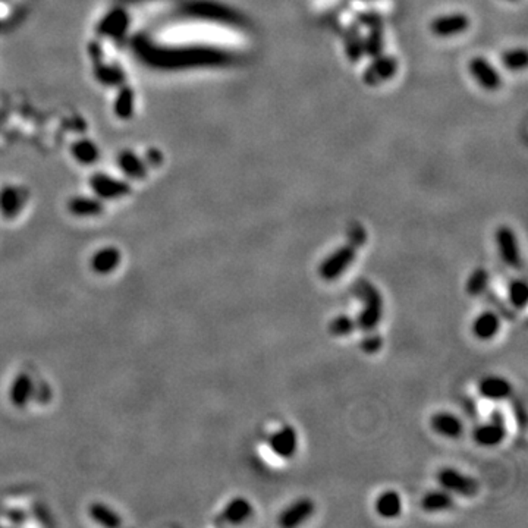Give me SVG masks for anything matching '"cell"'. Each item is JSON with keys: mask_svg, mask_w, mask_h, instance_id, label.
I'll return each instance as SVG.
<instances>
[{"mask_svg": "<svg viewBox=\"0 0 528 528\" xmlns=\"http://www.w3.org/2000/svg\"><path fill=\"white\" fill-rule=\"evenodd\" d=\"M355 295L361 301L362 307L357 315V329L362 332L375 331L383 319V297L380 291L371 282L360 279L354 286Z\"/></svg>", "mask_w": 528, "mask_h": 528, "instance_id": "1", "label": "cell"}, {"mask_svg": "<svg viewBox=\"0 0 528 528\" xmlns=\"http://www.w3.org/2000/svg\"><path fill=\"white\" fill-rule=\"evenodd\" d=\"M358 246L354 242H348L339 246L331 255H327L319 267V273L324 280H335L342 276L349 266L354 263Z\"/></svg>", "mask_w": 528, "mask_h": 528, "instance_id": "2", "label": "cell"}, {"mask_svg": "<svg viewBox=\"0 0 528 528\" xmlns=\"http://www.w3.org/2000/svg\"><path fill=\"white\" fill-rule=\"evenodd\" d=\"M438 481L442 489L449 491L451 495H458L462 498H474L478 493V481L467 476L455 468H442L438 473Z\"/></svg>", "mask_w": 528, "mask_h": 528, "instance_id": "3", "label": "cell"}, {"mask_svg": "<svg viewBox=\"0 0 528 528\" xmlns=\"http://www.w3.org/2000/svg\"><path fill=\"white\" fill-rule=\"evenodd\" d=\"M473 438L477 444L485 446V448H495L507 439V424H505V417L499 409L493 411L486 422L474 429Z\"/></svg>", "mask_w": 528, "mask_h": 528, "instance_id": "4", "label": "cell"}, {"mask_svg": "<svg viewBox=\"0 0 528 528\" xmlns=\"http://www.w3.org/2000/svg\"><path fill=\"white\" fill-rule=\"evenodd\" d=\"M496 244L502 262L515 270H521L522 257L518 238L509 226H500L496 231Z\"/></svg>", "mask_w": 528, "mask_h": 528, "instance_id": "5", "label": "cell"}, {"mask_svg": "<svg viewBox=\"0 0 528 528\" xmlns=\"http://www.w3.org/2000/svg\"><path fill=\"white\" fill-rule=\"evenodd\" d=\"M267 444H268V449L272 451L276 456L282 458V460H288V458L297 453L298 433L291 426H284L279 430H276L272 436L268 438Z\"/></svg>", "mask_w": 528, "mask_h": 528, "instance_id": "6", "label": "cell"}, {"mask_svg": "<svg viewBox=\"0 0 528 528\" xmlns=\"http://www.w3.org/2000/svg\"><path fill=\"white\" fill-rule=\"evenodd\" d=\"M469 74L474 78L477 84L485 90H498L502 84V77L498 69L493 66L486 57H474L468 65Z\"/></svg>", "mask_w": 528, "mask_h": 528, "instance_id": "7", "label": "cell"}, {"mask_svg": "<svg viewBox=\"0 0 528 528\" xmlns=\"http://www.w3.org/2000/svg\"><path fill=\"white\" fill-rule=\"evenodd\" d=\"M469 26V21L464 14H444L431 21V31L434 35L442 39L455 37V35L464 32Z\"/></svg>", "mask_w": 528, "mask_h": 528, "instance_id": "8", "label": "cell"}, {"mask_svg": "<svg viewBox=\"0 0 528 528\" xmlns=\"http://www.w3.org/2000/svg\"><path fill=\"white\" fill-rule=\"evenodd\" d=\"M122 263V253L115 246H106V248L94 253L90 258V267L96 275L108 276L116 272V268Z\"/></svg>", "mask_w": 528, "mask_h": 528, "instance_id": "9", "label": "cell"}, {"mask_svg": "<svg viewBox=\"0 0 528 528\" xmlns=\"http://www.w3.org/2000/svg\"><path fill=\"white\" fill-rule=\"evenodd\" d=\"M314 502L309 498L298 499L279 515V525L285 528H292L307 521L310 516L314 514Z\"/></svg>", "mask_w": 528, "mask_h": 528, "instance_id": "10", "label": "cell"}, {"mask_svg": "<svg viewBox=\"0 0 528 528\" xmlns=\"http://www.w3.org/2000/svg\"><path fill=\"white\" fill-rule=\"evenodd\" d=\"M430 427L440 436L448 439H458L464 433V422L461 418H458L452 413H446V411H440L430 417Z\"/></svg>", "mask_w": 528, "mask_h": 528, "instance_id": "11", "label": "cell"}, {"mask_svg": "<svg viewBox=\"0 0 528 528\" xmlns=\"http://www.w3.org/2000/svg\"><path fill=\"white\" fill-rule=\"evenodd\" d=\"M478 393L489 401H503L512 395V384L500 375H487L478 382Z\"/></svg>", "mask_w": 528, "mask_h": 528, "instance_id": "12", "label": "cell"}, {"mask_svg": "<svg viewBox=\"0 0 528 528\" xmlns=\"http://www.w3.org/2000/svg\"><path fill=\"white\" fill-rule=\"evenodd\" d=\"M34 395V382L27 373H21L9 387V401L17 408L27 407Z\"/></svg>", "mask_w": 528, "mask_h": 528, "instance_id": "13", "label": "cell"}, {"mask_svg": "<svg viewBox=\"0 0 528 528\" xmlns=\"http://www.w3.org/2000/svg\"><path fill=\"white\" fill-rule=\"evenodd\" d=\"M500 331V319L495 311H483L473 322V333L480 340H490Z\"/></svg>", "mask_w": 528, "mask_h": 528, "instance_id": "14", "label": "cell"}, {"mask_svg": "<svg viewBox=\"0 0 528 528\" xmlns=\"http://www.w3.org/2000/svg\"><path fill=\"white\" fill-rule=\"evenodd\" d=\"M253 514V507L248 499L245 498H233L228 502L225 509L222 511L220 518L223 522L228 524H242L250 518Z\"/></svg>", "mask_w": 528, "mask_h": 528, "instance_id": "15", "label": "cell"}, {"mask_svg": "<svg viewBox=\"0 0 528 528\" xmlns=\"http://www.w3.org/2000/svg\"><path fill=\"white\" fill-rule=\"evenodd\" d=\"M374 508L382 518L393 520L402 512V498L395 490H386L375 500Z\"/></svg>", "mask_w": 528, "mask_h": 528, "instance_id": "16", "label": "cell"}, {"mask_svg": "<svg viewBox=\"0 0 528 528\" xmlns=\"http://www.w3.org/2000/svg\"><path fill=\"white\" fill-rule=\"evenodd\" d=\"M421 508L426 512H443L453 508V496L444 489L430 490L421 499Z\"/></svg>", "mask_w": 528, "mask_h": 528, "instance_id": "17", "label": "cell"}, {"mask_svg": "<svg viewBox=\"0 0 528 528\" xmlns=\"http://www.w3.org/2000/svg\"><path fill=\"white\" fill-rule=\"evenodd\" d=\"M88 514H90V518L101 527L116 528L122 525L121 515L103 502H92L88 508Z\"/></svg>", "mask_w": 528, "mask_h": 528, "instance_id": "18", "label": "cell"}, {"mask_svg": "<svg viewBox=\"0 0 528 528\" xmlns=\"http://www.w3.org/2000/svg\"><path fill=\"white\" fill-rule=\"evenodd\" d=\"M489 284H490V275L487 272V268L477 267L467 279L465 292L469 297H481L486 293Z\"/></svg>", "mask_w": 528, "mask_h": 528, "instance_id": "19", "label": "cell"}, {"mask_svg": "<svg viewBox=\"0 0 528 528\" xmlns=\"http://www.w3.org/2000/svg\"><path fill=\"white\" fill-rule=\"evenodd\" d=\"M508 298L514 309L522 310L528 300V286L524 279H512L508 286Z\"/></svg>", "mask_w": 528, "mask_h": 528, "instance_id": "20", "label": "cell"}, {"mask_svg": "<svg viewBox=\"0 0 528 528\" xmlns=\"http://www.w3.org/2000/svg\"><path fill=\"white\" fill-rule=\"evenodd\" d=\"M355 329H357L355 320L346 314L336 315L335 319H332V322L329 323V332L336 338L349 336L355 332Z\"/></svg>", "mask_w": 528, "mask_h": 528, "instance_id": "21", "label": "cell"}, {"mask_svg": "<svg viewBox=\"0 0 528 528\" xmlns=\"http://www.w3.org/2000/svg\"><path fill=\"white\" fill-rule=\"evenodd\" d=\"M382 346H383V339L375 331L366 332V336H362V339L360 340L361 351L364 352V354H369V355L378 354V352L382 349Z\"/></svg>", "mask_w": 528, "mask_h": 528, "instance_id": "22", "label": "cell"}, {"mask_svg": "<svg viewBox=\"0 0 528 528\" xmlns=\"http://www.w3.org/2000/svg\"><path fill=\"white\" fill-rule=\"evenodd\" d=\"M70 210H72V213L79 216H92L99 215L101 207L99 203L91 202V199H75L70 204Z\"/></svg>", "mask_w": 528, "mask_h": 528, "instance_id": "23", "label": "cell"}, {"mask_svg": "<svg viewBox=\"0 0 528 528\" xmlns=\"http://www.w3.org/2000/svg\"><path fill=\"white\" fill-rule=\"evenodd\" d=\"M503 63L512 70L524 69L527 65V53L524 49H514L503 55Z\"/></svg>", "mask_w": 528, "mask_h": 528, "instance_id": "24", "label": "cell"}, {"mask_svg": "<svg viewBox=\"0 0 528 528\" xmlns=\"http://www.w3.org/2000/svg\"><path fill=\"white\" fill-rule=\"evenodd\" d=\"M369 74L375 75L378 79L391 78L395 74V62L391 57L384 59V61H378L369 69Z\"/></svg>", "mask_w": 528, "mask_h": 528, "instance_id": "25", "label": "cell"}, {"mask_svg": "<svg viewBox=\"0 0 528 528\" xmlns=\"http://www.w3.org/2000/svg\"><path fill=\"white\" fill-rule=\"evenodd\" d=\"M8 518H9L10 522H14V524L19 525V524H22V522H26V520H27V514L23 512V511H21V509H12V511H9V514H8Z\"/></svg>", "mask_w": 528, "mask_h": 528, "instance_id": "26", "label": "cell"}]
</instances>
